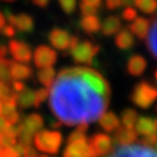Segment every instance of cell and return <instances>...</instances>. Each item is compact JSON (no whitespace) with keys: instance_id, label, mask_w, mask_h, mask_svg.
I'll return each instance as SVG.
<instances>
[{"instance_id":"cell-41","label":"cell","mask_w":157,"mask_h":157,"mask_svg":"<svg viewBox=\"0 0 157 157\" xmlns=\"http://www.w3.org/2000/svg\"><path fill=\"white\" fill-rule=\"evenodd\" d=\"M33 4H36L37 6H40V8H45L50 3V0H32Z\"/></svg>"},{"instance_id":"cell-31","label":"cell","mask_w":157,"mask_h":157,"mask_svg":"<svg viewBox=\"0 0 157 157\" xmlns=\"http://www.w3.org/2000/svg\"><path fill=\"white\" fill-rule=\"evenodd\" d=\"M121 16L125 21H134L137 17V11L131 6H126L121 13Z\"/></svg>"},{"instance_id":"cell-40","label":"cell","mask_w":157,"mask_h":157,"mask_svg":"<svg viewBox=\"0 0 157 157\" xmlns=\"http://www.w3.org/2000/svg\"><path fill=\"white\" fill-rule=\"evenodd\" d=\"M82 3L89 6H93L95 9H98L101 5V0H82Z\"/></svg>"},{"instance_id":"cell-35","label":"cell","mask_w":157,"mask_h":157,"mask_svg":"<svg viewBox=\"0 0 157 157\" xmlns=\"http://www.w3.org/2000/svg\"><path fill=\"white\" fill-rule=\"evenodd\" d=\"M10 92H11V89L9 88V84L0 81V101H2L5 97H8L10 94Z\"/></svg>"},{"instance_id":"cell-34","label":"cell","mask_w":157,"mask_h":157,"mask_svg":"<svg viewBox=\"0 0 157 157\" xmlns=\"http://www.w3.org/2000/svg\"><path fill=\"white\" fill-rule=\"evenodd\" d=\"M0 157H20V156L13 147H6L0 150Z\"/></svg>"},{"instance_id":"cell-33","label":"cell","mask_w":157,"mask_h":157,"mask_svg":"<svg viewBox=\"0 0 157 157\" xmlns=\"http://www.w3.org/2000/svg\"><path fill=\"white\" fill-rule=\"evenodd\" d=\"M123 5L121 0H105V6L109 10H116Z\"/></svg>"},{"instance_id":"cell-37","label":"cell","mask_w":157,"mask_h":157,"mask_svg":"<svg viewBox=\"0 0 157 157\" xmlns=\"http://www.w3.org/2000/svg\"><path fill=\"white\" fill-rule=\"evenodd\" d=\"M81 10H82V14L84 16L87 15H95L97 14V9L93 8V6H89V5H86V4H81Z\"/></svg>"},{"instance_id":"cell-24","label":"cell","mask_w":157,"mask_h":157,"mask_svg":"<svg viewBox=\"0 0 157 157\" xmlns=\"http://www.w3.org/2000/svg\"><path fill=\"white\" fill-rule=\"evenodd\" d=\"M55 77H56V72L52 67L42 68V69H40L37 72L38 82H40L45 88H51V86L55 81Z\"/></svg>"},{"instance_id":"cell-18","label":"cell","mask_w":157,"mask_h":157,"mask_svg":"<svg viewBox=\"0 0 157 157\" xmlns=\"http://www.w3.org/2000/svg\"><path fill=\"white\" fill-rule=\"evenodd\" d=\"M146 45L148 52L157 59V16L150 21V29L146 36Z\"/></svg>"},{"instance_id":"cell-3","label":"cell","mask_w":157,"mask_h":157,"mask_svg":"<svg viewBox=\"0 0 157 157\" xmlns=\"http://www.w3.org/2000/svg\"><path fill=\"white\" fill-rule=\"evenodd\" d=\"M42 128H44V119H42L41 115H38V114L27 115L24 119V121L16 129L17 139H19L20 144L24 146L31 145L33 135Z\"/></svg>"},{"instance_id":"cell-15","label":"cell","mask_w":157,"mask_h":157,"mask_svg":"<svg viewBox=\"0 0 157 157\" xmlns=\"http://www.w3.org/2000/svg\"><path fill=\"white\" fill-rule=\"evenodd\" d=\"M147 67V62L146 59L140 56V55H134L129 58L128 61V64H126V68H128V72L131 74V75H135V77H139L141 75L145 69Z\"/></svg>"},{"instance_id":"cell-16","label":"cell","mask_w":157,"mask_h":157,"mask_svg":"<svg viewBox=\"0 0 157 157\" xmlns=\"http://www.w3.org/2000/svg\"><path fill=\"white\" fill-rule=\"evenodd\" d=\"M148 29H150V20L145 17H136L134 21H131V25L129 27L130 32L135 35L137 38H140V40L146 38Z\"/></svg>"},{"instance_id":"cell-36","label":"cell","mask_w":157,"mask_h":157,"mask_svg":"<svg viewBox=\"0 0 157 157\" xmlns=\"http://www.w3.org/2000/svg\"><path fill=\"white\" fill-rule=\"evenodd\" d=\"M22 156L24 157H37V152L33 147H31V145H26V146H24Z\"/></svg>"},{"instance_id":"cell-38","label":"cell","mask_w":157,"mask_h":157,"mask_svg":"<svg viewBox=\"0 0 157 157\" xmlns=\"http://www.w3.org/2000/svg\"><path fill=\"white\" fill-rule=\"evenodd\" d=\"M2 31H3V33H4L5 36H8V37H14V36H15V32H16V30H15V27H14L13 25H5Z\"/></svg>"},{"instance_id":"cell-43","label":"cell","mask_w":157,"mask_h":157,"mask_svg":"<svg viewBox=\"0 0 157 157\" xmlns=\"http://www.w3.org/2000/svg\"><path fill=\"white\" fill-rule=\"evenodd\" d=\"M5 21H6V19H5L4 14L0 13V31H2V30H3V27L5 26Z\"/></svg>"},{"instance_id":"cell-39","label":"cell","mask_w":157,"mask_h":157,"mask_svg":"<svg viewBox=\"0 0 157 157\" xmlns=\"http://www.w3.org/2000/svg\"><path fill=\"white\" fill-rule=\"evenodd\" d=\"M11 87H13V92H15V93H21V92H24L26 89L25 84L19 82V81H14L11 83Z\"/></svg>"},{"instance_id":"cell-11","label":"cell","mask_w":157,"mask_h":157,"mask_svg":"<svg viewBox=\"0 0 157 157\" xmlns=\"http://www.w3.org/2000/svg\"><path fill=\"white\" fill-rule=\"evenodd\" d=\"M67 144L68 145L64 148L63 157H92L87 137L74 140Z\"/></svg>"},{"instance_id":"cell-9","label":"cell","mask_w":157,"mask_h":157,"mask_svg":"<svg viewBox=\"0 0 157 157\" xmlns=\"http://www.w3.org/2000/svg\"><path fill=\"white\" fill-rule=\"evenodd\" d=\"M57 61V53L48 46H38L33 53V62L37 68L52 67Z\"/></svg>"},{"instance_id":"cell-47","label":"cell","mask_w":157,"mask_h":157,"mask_svg":"<svg viewBox=\"0 0 157 157\" xmlns=\"http://www.w3.org/2000/svg\"><path fill=\"white\" fill-rule=\"evenodd\" d=\"M41 157H47V156H41Z\"/></svg>"},{"instance_id":"cell-45","label":"cell","mask_w":157,"mask_h":157,"mask_svg":"<svg viewBox=\"0 0 157 157\" xmlns=\"http://www.w3.org/2000/svg\"><path fill=\"white\" fill-rule=\"evenodd\" d=\"M155 77H156V81H157V71H156V74H155Z\"/></svg>"},{"instance_id":"cell-46","label":"cell","mask_w":157,"mask_h":157,"mask_svg":"<svg viewBox=\"0 0 157 157\" xmlns=\"http://www.w3.org/2000/svg\"><path fill=\"white\" fill-rule=\"evenodd\" d=\"M6 2H14V0H6Z\"/></svg>"},{"instance_id":"cell-14","label":"cell","mask_w":157,"mask_h":157,"mask_svg":"<svg viewBox=\"0 0 157 157\" xmlns=\"http://www.w3.org/2000/svg\"><path fill=\"white\" fill-rule=\"evenodd\" d=\"M99 125L106 132H114L116 129L120 128V119L114 113L106 111L99 117Z\"/></svg>"},{"instance_id":"cell-26","label":"cell","mask_w":157,"mask_h":157,"mask_svg":"<svg viewBox=\"0 0 157 157\" xmlns=\"http://www.w3.org/2000/svg\"><path fill=\"white\" fill-rule=\"evenodd\" d=\"M17 104L22 109L33 106V104H35V92H32V90L26 88L24 92H21L17 95Z\"/></svg>"},{"instance_id":"cell-19","label":"cell","mask_w":157,"mask_h":157,"mask_svg":"<svg viewBox=\"0 0 157 157\" xmlns=\"http://www.w3.org/2000/svg\"><path fill=\"white\" fill-rule=\"evenodd\" d=\"M134 35L129 29H121L115 36V45L120 50H130L134 46Z\"/></svg>"},{"instance_id":"cell-1","label":"cell","mask_w":157,"mask_h":157,"mask_svg":"<svg viewBox=\"0 0 157 157\" xmlns=\"http://www.w3.org/2000/svg\"><path fill=\"white\" fill-rule=\"evenodd\" d=\"M51 87L50 108L57 120L68 126L97 121L109 105L110 86L90 68L62 69Z\"/></svg>"},{"instance_id":"cell-10","label":"cell","mask_w":157,"mask_h":157,"mask_svg":"<svg viewBox=\"0 0 157 157\" xmlns=\"http://www.w3.org/2000/svg\"><path fill=\"white\" fill-rule=\"evenodd\" d=\"M9 52L11 53L13 58L17 62H24L29 63L32 58V52L31 47L20 40H11L9 44Z\"/></svg>"},{"instance_id":"cell-6","label":"cell","mask_w":157,"mask_h":157,"mask_svg":"<svg viewBox=\"0 0 157 157\" xmlns=\"http://www.w3.org/2000/svg\"><path fill=\"white\" fill-rule=\"evenodd\" d=\"M100 47L90 41H78L74 47L69 50L71 56L73 59L78 63H86V64H92L94 57L98 55Z\"/></svg>"},{"instance_id":"cell-44","label":"cell","mask_w":157,"mask_h":157,"mask_svg":"<svg viewBox=\"0 0 157 157\" xmlns=\"http://www.w3.org/2000/svg\"><path fill=\"white\" fill-rule=\"evenodd\" d=\"M123 4L126 5V6H132L135 4V0H121Z\"/></svg>"},{"instance_id":"cell-25","label":"cell","mask_w":157,"mask_h":157,"mask_svg":"<svg viewBox=\"0 0 157 157\" xmlns=\"http://www.w3.org/2000/svg\"><path fill=\"white\" fill-rule=\"evenodd\" d=\"M137 119H139V115L134 109H125L121 113V123H123L124 128L134 129Z\"/></svg>"},{"instance_id":"cell-27","label":"cell","mask_w":157,"mask_h":157,"mask_svg":"<svg viewBox=\"0 0 157 157\" xmlns=\"http://www.w3.org/2000/svg\"><path fill=\"white\" fill-rule=\"evenodd\" d=\"M135 5L145 14H153L157 11V0H135Z\"/></svg>"},{"instance_id":"cell-21","label":"cell","mask_w":157,"mask_h":157,"mask_svg":"<svg viewBox=\"0 0 157 157\" xmlns=\"http://www.w3.org/2000/svg\"><path fill=\"white\" fill-rule=\"evenodd\" d=\"M121 29V21L117 16H109L104 20V22L101 24V32L105 36H113L115 33L119 32V30Z\"/></svg>"},{"instance_id":"cell-22","label":"cell","mask_w":157,"mask_h":157,"mask_svg":"<svg viewBox=\"0 0 157 157\" xmlns=\"http://www.w3.org/2000/svg\"><path fill=\"white\" fill-rule=\"evenodd\" d=\"M81 27L87 33L94 35L100 30L101 22H100V19L97 15H87L81 20Z\"/></svg>"},{"instance_id":"cell-2","label":"cell","mask_w":157,"mask_h":157,"mask_svg":"<svg viewBox=\"0 0 157 157\" xmlns=\"http://www.w3.org/2000/svg\"><path fill=\"white\" fill-rule=\"evenodd\" d=\"M62 144V134L53 130H42L33 135V145L41 152L56 155Z\"/></svg>"},{"instance_id":"cell-28","label":"cell","mask_w":157,"mask_h":157,"mask_svg":"<svg viewBox=\"0 0 157 157\" xmlns=\"http://www.w3.org/2000/svg\"><path fill=\"white\" fill-rule=\"evenodd\" d=\"M10 64L11 61L6 58H0V81L4 83H10L11 75H10Z\"/></svg>"},{"instance_id":"cell-4","label":"cell","mask_w":157,"mask_h":157,"mask_svg":"<svg viewBox=\"0 0 157 157\" xmlns=\"http://www.w3.org/2000/svg\"><path fill=\"white\" fill-rule=\"evenodd\" d=\"M108 157H157V147L144 144L119 145Z\"/></svg>"},{"instance_id":"cell-32","label":"cell","mask_w":157,"mask_h":157,"mask_svg":"<svg viewBox=\"0 0 157 157\" xmlns=\"http://www.w3.org/2000/svg\"><path fill=\"white\" fill-rule=\"evenodd\" d=\"M141 144L147 145V146H156V145H157V134L148 135V136H144Z\"/></svg>"},{"instance_id":"cell-23","label":"cell","mask_w":157,"mask_h":157,"mask_svg":"<svg viewBox=\"0 0 157 157\" xmlns=\"http://www.w3.org/2000/svg\"><path fill=\"white\" fill-rule=\"evenodd\" d=\"M0 116H2L6 123H9L10 125H15L20 121V115L16 111V106H11V105L4 104V103H3L2 114H0Z\"/></svg>"},{"instance_id":"cell-20","label":"cell","mask_w":157,"mask_h":157,"mask_svg":"<svg viewBox=\"0 0 157 157\" xmlns=\"http://www.w3.org/2000/svg\"><path fill=\"white\" fill-rule=\"evenodd\" d=\"M20 32H31L33 29V19L27 14H19L15 15L13 22L10 24Z\"/></svg>"},{"instance_id":"cell-13","label":"cell","mask_w":157,"mask_h":157,"mask_svg":"<svg viewBox=\"0 0 157 157\" xmlns=\"http://www.w3.org/2000/svg\"><path fill=\"white\" fill-rule=\"evenodd\" d=\"M114 142L117 145H129L134 144L137 139V132L135 129H128V128H119L114 131Z\"/></svg>"},{"instance_id":"cell-7","label":"cell","mask_w":157,"mask_h":157,"mask_svg":"<svg viewBox=\"0 0 157 157\" xmlns=\"http://www.w3.org/2000/svg\"><path fill=\"white\" fill-rule=\"evenodd\" d=\"M48 40L51 45L59 51H69L78 42V38L72 36L68 31L62 29H53L48 33Z\"/></svg>"},{"instance_id":"cell-30","label":"cell","mask_w":157,"mask_h":157,"mask_svg":"<svg viewBox=\"0 0 157 157\" xmlns=\"http://www.w3.org/2000/svg\"><path fill=\"white\" fill-rule=\"evenodd\" d=\"M58 2H59L61 8L63 9V11L66 14H72L75 9V5H77L75 0H58Z\"/></svg>"},{"instance_id":"cell-8","label":"cell","mask_w":157,"mask_h":157,"mask_svg":"<svg viewBox=\"0 0 157 157\" xmlns=\"http://www.w3.org/2000/svg\"><path fill=\"white\" fill-rule=\"evenodd\" d=\"M89 150L92 157H104L105 155L110 153L113 150V140L109 135L98 132L93 135L89 141Z\"/></svg>"},{"instance_id":"cell-12","label":"cell","mask_w":157,"mask_h":157,"mask_svg":"<svg viewBox=\"0 0 157 157\" xmlns=\"http://www.w3.org/2000/svg\"><path fill=\"white\" fill-rule=\"evenodd\" d=\"M134 129L137 132V135H141L142 137L157 134V117H148V116L139 117Z\"/></svg>"},{"instance_id":"cell-17","label":"cell","mask_w":157,"mask_h":157,"mask_svg":"<svg viewBox=\"0 0 157 157\" xmlns=\"http://www.w3.org/2000/svg\"><path fill=\"white\" fill-rule=\"evenodd\" d=\"M10 75L15 81H21V79H30L32 77V68L27 64L22 63H16L11 61L10 64Z\"/></svg>"},{"instance_id":"cell-5","label":"cell","mask_w":157,"mask_h":157,"mask_svg":"<svg viewBox=\"0 0 157 157\" xmlns=\"http://www.w3.org/2000/svg\"><path fill=\"white\" fill-rule=\"evenodd\" d=\"M130 98L139 108L147 109L157 100V88L148 82H140L134 87Z\"/></svg>"},{"instance_id":"cell-48","label":"cell","mask_w":157,"mask_h":157,"mask_svg":"<svg viewBox=\"0 0 157 157\" xmlns=\"http://www.w3.org/2000/svg\"><path fill=\"white\" fill-rule=\"evenodd\" d=\"M156 111H157V109H156Z\"/></svg>"},{"instance_id":"cell-29","label":"cell","mask_w":157,"mask_h":157,"mask_svg":"<svg viewBox=\"0 0 157 157\" xmlns=\"http://www.w3.org/2000/svg\"><path fill=\"white\" fill-rule=\"evenodd\" d=\"M48 95H50L48 88H41V89L36 90L35 92V104H33V106L38 108V106L41 105V103H44L47 99Z\"/></svg>"},{"instance_id":"cell-42","label":"cell","mask_w":157,"mask_h":157,"mask_svg":"<svg viewBox=\"0 0 157 157\" xmlns=\"http://www.w3.org/2000/svg\"><path fill=\"white\" fill-rule=\"evenodd\" d=\"M8 55V47L5 45H0V58H6Z\"/></svg>"}]
</instances>
